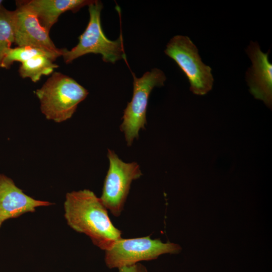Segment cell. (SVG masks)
<instances>
[{"mask_svg": "<svg viewBox=\"0 0 272 272\" xmlns=\"http://www.w3.org/2000/svg\"><path fill=\"white\" fill-rule=\"evenodd\" d=\"M164 52L184 72L193 94L202 96L212 90L214 81L212 68L202 62L197 47L190 38L174 36L167 43Z\"/></svg>", "mask_w": 272, "mask_h": 272, "instance_id": "obj_5", "label": "cell"}, {"mask_svg": "<svg viewBox=\"0 0 272 272\" xmlns=\"http://www.w3.org/2000/svg\"><path fill=\"white\" fill-rule=\"evenodd\" d=\"M132 74L133 95L131 101L124 110L123 121L120 126L128 146L132 145L134 139L138 138L140 130L145 128L147 108L151 91L155 87L163 86L166 79L163 72L157 68L146 72L140 78Z\"/></svg>", "mask_w": 272, "mask_h": 272, "instance_id": "obj_6", "label": "cell"}, {"mask_svg": "<svg viewBox=\"0 0 272 272\" xmlns=\"http://www.w3.org/2000/svg\"><path fill=\"white\" fill-rule=\"evenodd\" d=\"M53 204L27 195L16 186L11 178L0 174V228L8 219L18 218L27 213H33L37 207Z\"/></svg>", "mask_w": 272, "mask_h": 272, "instance_id": "obj_10", "label": "cell"}, {"mask_svg": "<svg viewBox=\"0 0 272 272\" xmlns=\"http://www.w3.org/2000/svg\"><path fill=\"white\" fill-rule=\"evenodd\" d=\"M181 250L178 244L150 236L123 239L121 238L105 251L104 261L109 268H119L133 265L142 261L157 259L164 254H177Z\"/></svg>", "mask_w": 272, "mask_h": 272, "instance_id": "obj_4", "label": "cell"}, {"mask_svg": "<svg viewBox=\"0 0 272 272\" xmlns=\"http://www.w3.org/2000/svg\"><path fill=\"white\" fill-rule=\"evenodd\" d=\"M88 91L73 78L54 72L35 91L42 113L49 120L61 122L72 117Z\"/></svg>", "mask_w": 272, "mask_h": 272, "instance_id": "obj_2", "label": "cell"}, {"mask_svg": "<svg viewBox=\"0 0 272 272\" xmlns=\"http://www.w3.org/2000/svg\"><path fill=\"white\" fill-rule=\"evenodd\" d=\"M37 55H45L54 61L58 57L53 53L30 46L11 48L6 52L0 67L9 68L14 61L22 63Z\"/></svg>", "mask_w": 272, "mask_h": 272, "instance_id": "obj_14", "label": "cell"}, {"mask_svg": "<svg viewBox=\"0 0 272 272\" xmlns=\"http://www.w3.org/2000/svg\"><path fill=\"white\" fill-rule=\"evenodd\" d=\"M64 210L67 225L75 231L88 236L101 250H108L122 238L121 231L110 220L107 209L90 190L67 193Z\"/></svg>", "mask_w": 272, "mask_h": 272, "instance_id": "obj_1", "label": "cell"}, {"mask_svg": "<svg viewBox=\"0 0 272 272\" xmlns=\"http://www.w3.org/2000/svg\"><path fill=\"white\" fill-rule=\"evenodd\" d=\"M14 11L15 43L18 47L30 46L62 55L63 49L57 48L51 40L49 32L40 24L36 14L23 1H17Z\"/></svg>", "mask_w": 272, "mask_h": 272, "instance_id": "obj_8", "label": "cell"}, {"mask_svg": "<svg viewBox=\"0 0 272 272\" xmlns=\"http://www.w3.org/2000/svg\"><path fill=\"white\" fill-rule=\"evenodd\" d=\"M246 52L252 65L246 72L245 79L249 92L262 101L269 108L272 106V64L267 53L262 51L258 43L251 41Z\"/></svg>", "mask_w": 272, "mask_h": 272, "instance_id": "obj_9", "label": "cell"}, {"mask_svg": "<svg viewBox=\"0 0 272 272\" xmlns=\"http://www.w3.org/2000/svg\"><path fill=\"white\" fill-rule=\"evenodd\" d=\"M90 20L85 31L79 37L78 44L71 50L63 49L62 56L66 63L74 59L93 53L100 54L106 62L115 63L123 59L126 60L123 40L121 34L116 40L107 38L102 29L100 14L103 8L101 1H94L88 6Z\"/></svg>", "mask_w": 272, "mask_h": 272, "instance_id": "obj_3", "label": "cell"}, {"mask_svg": "<svg viewBox=\"0 0 272 272\" xmlns=\"http://www.w3.org/2000/svg\"><path fill=\"white\" fill-rule=\"evenodd\" d=\"M15 42L14 11L0 9V65L6 52Z\"/></svg>", "mask_w": 272, "mask_h": 272, "instance_id": "obj_13", "label": "cell"}, {"mask_svg": "<svg viewBox=\"0 0 272 272\" xmlns=\"http://www.w3.org/2000/svg\"><path fill=\"white\" fill-rule=\"evenodd\" d=\"M37 16L43 27L49 32L63 13L71 11L76 12L81 8L89 6L91 0H31L23 1Z\"/></svg>", "mask_w": 272, "mask_h": 272, "instance_id": "obj_11", "label": "cell"}, {"mask_svg": "<svg viewBox=\"0 0 272 272\" xmlns=\"http://www.w3.org/2000/svg\"><path fill=\"white\" fill-rule=\"evenodd\" d=\"M109 167L104 180L100 198L105 208L115 217H119L124 208L132 182L142 175L135 162L125 163L115 153L108 149Z\"/></svg>", "mask_w": 272, "mask_h": 272, "instance_id": "obj_7", "label": "cell"}, {"mask_svg": "<svg viewBox=\"0 0 272 272\" xmlns=\"http://www.w3.org/2000/svg\"><path fill=\"white\" fill-rule=\"evenodd\" d=\"M118 269V272H148L146 267L141 263L123 266Z\"/></svg>", "mask_w": 272, "mask_h": 272, "instance_id": "obj_15", "label": "cell"}, {"mask_svg": "<svg viewBox=\"0 0 272 272\" xmlns=\"http://www.w3.org/2000/svg\"><path fill=\"white\" fill-rule=\"evenodd\" d=\"M54 60L45 55H37L21 63L19 73L23 78H29L33 82L39 81L43 75L51 74L58 66Z\"/></svg>", "mask_w": 272, "mask_h": 272, "instance_id": "obj_12", "label": "cell"}, {"mask_svg": "<svg viewBox=\"0 0 272 272\" xmlns=\"http://www.w3.org/2000/svg\"><path fill=\"white\" fill-rule=\"evenodd\" d=\"M2 3H3V1L0 0V9L3 7L2 6Z\"/></svg>", "mask_w": 272, "mask_h": 272, "instance_id": "obj_16", "label": "cell"}]
</instances>
